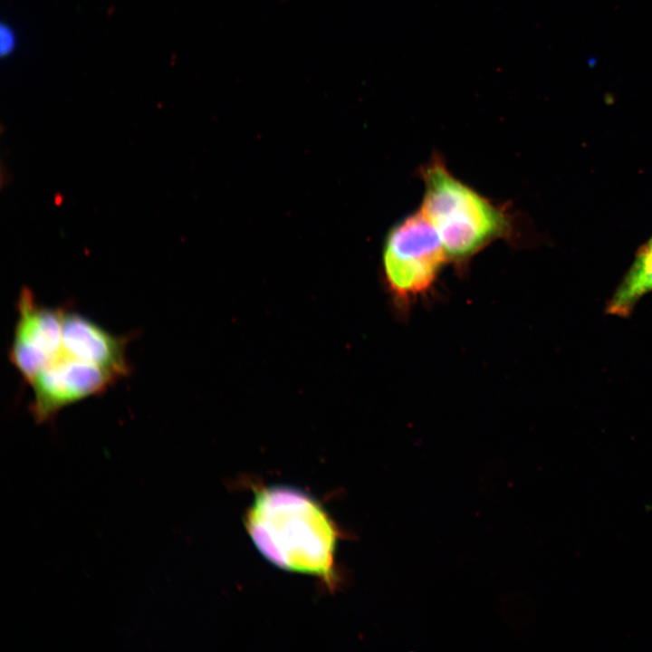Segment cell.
Returning a JSON list of instances; mask_svg holds the SVG:
<instances>
[{"mask_svg":"<svg viewBox=\"0 0 652 652\" xmlns=\"http://www.w3.org/2000/svg\"><path fill=\"white\" fill-rule=\"evenodd\" d=\"M64 310L39 303L27 288L20 292L8 354L10 362L28 384L62 351Z\"/></svg>","mask_w":652,"mask_h":652,"instance_id":"4","label":"cell"},{"mask_svg":"<svg viewBox=\"0 0 652 652\" xmlns=\"http://www.w3.org/2000/svg\"><path fill=\"white\" fill-rule=\"evenodd\" d=\"M119 379L110 370L62 351L29 384L33 389L31 414L37 423H45L64 408L101 394Z\"/></svg>","mask_w":652,"mask_h":652,"instance_id":"5","label":"cell"},{"mask_svg":"<svg viewBox=\"0 0 652 652\" xmlns=\"http://www.w3.org/2000/svg\"><path fill=\"white\" fill-rule=\"evenodd\" d=\"M422 176L420 210L436 230L448 258L467 259L508 232L504 211L454 177L439 158L427 164Z\"/></svg>","mask_w":652,"mask_h":652,"instance_id":"2","label":"cell"},{"mask_svg":"<svg viewBox=\"0 0 652 652\" xmlns=\"http://www.w3.org/2000/svg\"><path fill=\"white\" fill-rule=\"evenodd\" d=\"M129 335H116L92 319L64 310L62 351L81 361L110 370L120 379L130 373L127 358Z\"/></svg>","mask_w":652,"mask_h":652,"instance_id":"6","label":"cell"},{"mask_svg":"<svg viewBox=\"0 0 652 652\" xmlns=\"http://www.w3.org/2000/svg\"><path fill=\"white\" fill-rule=\"evenodd\" d=\"M15 41L14 34L9 28H2L1 30V51L3 53H8L14 49Z\"/></svg>","mask_w":652,"mask_h":652,"instance_id":"8","label":"cell"},{"mask_svg":"<svg viewBox=\"0 0 652 652\" xmlns=\"http://www.w3.org/2000/svg\"><path fill=\"white\" fill-rule=\"evenodd\" d=\"M652 292V236L642 244L610 297L606 312L621 318L630 316L638 302Z\"/></svg>","mask_w":652,"mask_h":652,"instance_id":"7","label":"cell"},{"mask_svg":"<svg viewBox=\"0 0 652 652\" xmlns=\"http://www.w3.org/2000/svg\"><path fill=\"white\" fill-rule=\"evenodd\" d=\"M245 523L254 546L271 563L332 585L338 532L310 494L286 485L262 488L254 494Z\"/></svg>","mask_w":652,"mask_h":652,"instance_id":"1","label":"cell"},{"mask_svg":"<svg viewBox=\"0 0 652 652\" xmlns=\"http://www.w3.org/2000/svg\"><path fill=\"white\" fill-rule=\"evenodd\" d=\"M447 258L436 230L421 210L394 225L384 244L383 267L396 302L406 307L427 292Z\"/></svg>","mask_w":652,"mask_h":652,"instance_id":"3","label":"cell"}]
</instances>
